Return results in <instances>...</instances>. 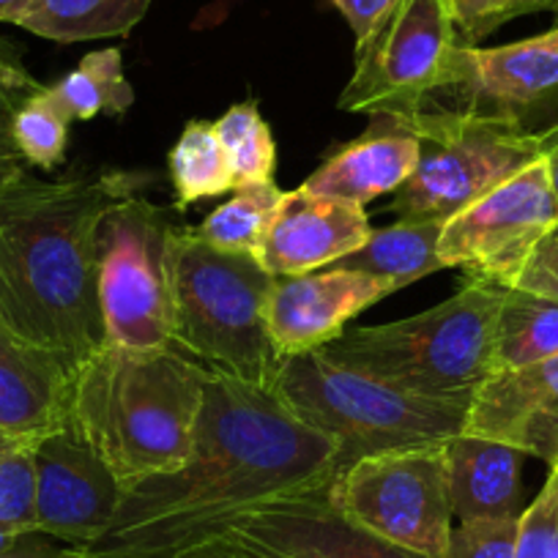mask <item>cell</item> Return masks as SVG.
<instances>
[{
	"label": "cell",
	"mask_w": 558,
	"mask_h": 558,
	"mask_svg": "<svg viewBox=\"0 0 558 558\" xmlns=\"http://www.w3.org/2000/svg\"><path fill=\"white\" fill-rule=\"evenodd\" d=\"M274 282L255 255L217 250L181 225L170 268L173 348L197 356L203 367L274 391L286 362L266 326Z\"/></svg>",
	"instance_id": "obj_5"
},
{
	"label": "cell",
	"mask_w": 558,
	"mask_h": 558,
	"mask_svg": "<svg viewBox=\"0 0 558 558\" xmlns=\"http://www.w3.org/2000/svg\"><path fill=\"white\" fill-rule=\"evenodd\" d=\"M168 165L179 211H184L186 206L197 201L219 197L235 190L222 140H219L217 126L208 121L186 123L179 143L170 151Z\"/></svg>",
	"instance_id": "obj_25"
},
{
	"label": "cell",
	"mask_w": 558,
	"mask_h": 558,
	"mask_svg": "<svg viewBox=\"0 0 558 558\" xmlns=\"http://www.w3.org/2000/svg\"><path fill=\"white\" fill-rule=\"evenodd\" d=\"M556 25H558V12H556Z\"/></svg>",
	"instance_id": "obj_42"
},
{
	"label": "cell",
	"mask_w": 558,
	"mask_h": 558,
	"mask_svg": "<svg viewBox=\"0 0 558 558\" xmlns=\"http://www.w3.org/2000/svg\"><path fill=\"white\" fill-rule=\"evenodd\" d=\"M397 121L422 140V157L411 179L395 192L391 211L422 222L452 219L514 173L545 159L558 140V121L534 132L422 116Z\"/></svg>",
	"instance_id": "obj_8"
},
{
	"label": "cell",
	"mask_w": 558,
	"mask_h": 558,
	"mask_svg": "<svg viewBox=\"0 0 558 558\" xmlns=\"http://www.w3.org/2000/svg\"><path fill=\"white\" fill-rule=\"evenodd\" d=\"M47 94L69 121H88L99 112L123 116L134 105V90L123 74V56L118 47L88 52L74 72L56 85H47Z\"/></svg>",
	"instance_id": "obj_24"
},
{
	"label": "cell",
	"mask_w": 558,
	"mask_h": 558,
	"mask_svg": "<svg viewBox=\"0 0 558 558\" xmlns=\"http://www.w3.org/2000/svg\"><path fill=\"white\" fill-rule=\"evenodd\" d=\"M558 356V302L504 288L496 324V373Z\"/></svg>",
	"instance_id": "obj_23"
},
{
	"label": "cell",
	"mask_w": 558,
	"mask_h": 558,
	"mask_svg": "<svg viewBox=\"0 0 558 558\" xmlns=\"http://www.w3.org/2000/svg\"><path fill=\"white\" fill-rule=\"evenodd\" d=\"M507 288H520V291L558 302V222L531 246L523 266L518 268Z\"/></svg>",
	"instance_id": "obj_34"
},
{
	"label": "cell",
	"mask_w": 558,
	"mask_h": 558,
	"mask_svg": "<svg viewBox=\"0 0 558 558\" xmlns=\"http://www.w3.org/2000/svg\"><path fill=\"white\" fill-rule=\"evenodd\" d=\"M17 539H20V536H14L12 531H7V529H3V525H0V550H7V547H12Z\"/></svg>",
	"instance_id": "obj_40"
},
{
	"label": "cell",
	"mask_w": 558,
	"mask_h": 558,
	"mask_svg": "<svg viewBox=\"0 0 558 558\" xmlns=\"http://www.w3.org/2000/svg\"><path fill=\"white\" fill-rule=\"evenodd\" d=\"M286 192L279 190L274 181H263V184L239 186L235 195L230 197L225 206L214 208L201 228L195 233L201 235L206 244L217 246L222 252H244V255H255L260 246L263 235H266L268 222H271L274 211H277L279 201Z\"/></svg>",
	"instance_id": "obj_26"
},
{
	"label": "cell",
	"mask_w": 558,
	"mask_h": 558,
	"mask_svg": "<svg viewBox=\"0 0 558 558\" xmlns=\"http://www.w3.org/2000/svg\"><path fill=\"white\" fill-rule=\"evenodd\" d=\"M69 123L72 121L47 94V85L20 107L17 118H14V137H17L20 151L28 159L31 168L52 170L63 162Z\"/></svg>",
	"instance_id": "obj_29"
},
{
	"label": "cell",
	"mask_w": 558,
	"mask_h": 558,
	"mask_svg": "<svg viewBox=\"0 0 558 558\" xmlns=\"http://www.w3.org/2000/svg\"><path fill=\"white\" fill-rule=\"evenodd\" d=\"M411 116L534 132L558 116V25L512 45H463L441 85Z\"/></svg>",
	"instance_id": "obj_11"
},
{
	"label": "cell",
	"mask_w": 558,
	"mask_h": 558,
	"mask_svg": "<svg viewBox=\"0 0 558 558\" xmlns=\"http://www.w3.org/2000/svg\"><path fill=\"white\" fill-rule=\"evenodd\" d=\"M85 556H88V553H85ZM175 558H246V553L241 550L235 542L225 539L222 536V539L208 542V545L195 547V550H190V553H181V556H175Z\"/></svg>",
	"instance_id": "obj_37"
},
{
	"label": "cell",
	"mask_w": 558,
	"mask_h": 558,
	"mask_svg": "<svg viewBox=\"0 0 558 558\" xmlns=\"http://www.w3.org/2000/svg\"><path fill=\"white\" fill-rule=\"evenodd\" d=\"M444 222H422V219H400L389 228L373 230L367 244L331 263L329 268L362 271L389 282L395 291L413 286L422 277L447 268L438 257V239Z\"/></svg>",
	"instance_id": "obj_21"
},
{
	"label": "cell",
	"mask_w": 558,
	"mask_h": 558,
	"mask_svg": "<svg viewBox=\"0 0 558 558\" xmlns=\"http://www.w3.org/2000/svg\"><path fill=\"white\" fill-rule=\"evenodd\" d=\"M558 222V203L545 159L514 173L469 208L444 222L438 257L465 277L507 288L531 246Z\"/></svg>",
	"instance_id": "obj_12"
},
{
	"label": "cell",
	"mask_w": 558,
	"mask_h": 558,
	"mask_svg": "<svg viewBox=\"0 0 558 558\" xmlns=\"http://www.w3.org/2000/svg\"><path fill=\"white\" fill-rule=\"evenodd\" d=\"M34 458L39 534L72 547L94 545L110 529L126 493L118 476L69 422L36 441Z\"/></svg>",
	"instance_id": "obj_14"
},
{
	"label": "cell",
	"mask_w": 558,
	"mask_h": 558,
	"mask_svg": "<svg viewBox=\"0 0 558 558\" xmlns=\"http://www.w3.org/2000/svg\"><path fill=\"white\" fill-rule=\"evenodd\" d=\"M329 501L369 534L427 558H447L454 529L444 447L369 454L329 482Z\"/></svg>",
	"instance_id": "obj_9"
},
{
	"label": "cell",
	"mask_w": 558,
	"mask_h": 558,
	"mask_svg": "<svg viewBox=\"0 0 558 558\" xmlns=\"http://www.w3.org/2000/svg\"><path fill=\"white\" fill-rule=\"evenodd\" d=\"M518 518L463 520L449 536L447 558H514Z\"/></svg>",
	"instance_id": "obj_33"
},
{
	"label": "cell",
	"mask_w": 558,
	"mask_h": 558,
	"mask_svg": "<svg viewBox=\"0 0 558 558\" xmlns=\"http://www.w3.org/2000/svg\"><path fill=\"white\" fill-rule=\"evenodd\" d=\"M14 447H20V441H14V438H9V436H3V433H0V458H3V454H7L9 449H14Z\"/></svg>",
	"instance_id": "obj_41"
},
{
	"label": "cell",
	"mask_w": 558,
	"mask_h": 558,
	"mask_svg": "<svg viewBox=\"0 0 558 558\" xmlns=\"http://www.w3.org/2000/svg\"><path fill=\"white\" fill-rule=\"evenodd\" d=\"M179 208L146 195L110 203L96 225V291L107 345L129 351L173 348L170 268L181 228Z\"/></svg>",
	"instance_id": "obj_7"
},
{
	"label": "cell",
	"mask_w": 558,
	"mask_h": 558,
	"mask_svg": "<svg viewBox=\"0 0 558 558\" xmlns=\"http://www.w3.org/2000/svg\"><path fill=\"white\" fill-rule=\"evenodd\" d=\"M246 558H252V556H250V553H246Z\"/></svg>",
	"instance_id": "obj_43"
},
{
	"label": "cell",
	"mask_w": 558,
	"mask_h": 558,
	"mask_svg": "<svg viewBox=\"0 0 558 558\" xmlns=\"http://www.w3.org/2000/svg\"><path fill=\"white\" fill-rule=\"evenodd\" d=\"M74 369L0 324V433L36 444L61 430L72 411Z\"/></svg>",
	"instance_id": "obj_18"
},
{
	"label": "cell",
	"mask_w": 558,
	"mask_h": 558,
	"mask_svg": "<svg viewBox=\"0 0 558 558\" xmlns=\"http://www.w3.org/2000/svg\"><path fill=\"white\" fill-rule=\"evenodd\" d=\"M504 286L465 277L463 288L413 318L345 329L320 348L326 359L405 395L463 402L496 373V324Z\"/></svg>",
	"instance_id": "obj_4"
},
{
	"label": "cell",
	"mask_w": 558,
	"mask_h": 558,
	"mask_svg": "<svg viewBox=\"0 0 558 558\" xmlns=\"http://www.w3.org/2000/svg\"><path fill=\"white\" fill-rule=\"evenodd\" d=\"M449 0H395L356 45V69L337 107L362 116H411L441 85L463 47Z\"/></svg>",
	"instance_id": "obj_10"
},
{
	"label": "cell",
	"mask_w": 558,
	"mask_h": 558,
	"mask_svg": "<svg viewBox=\"0 0 558 558\" xmlns=\"http://www.w3.org/2000/svg\"><path fill=\"white\" fill-rule=\"evenodd\" d=\"M395 293L389 282L345 268H320L274 282L266 302V326L282 359L320 351L337 340L356 315Z\"/></svg>",
	"instance_id": "obj_15"
},
{
	"label": "cell",
	"mask_w": 558,
	"mask_h": 558,
	"mask_svg": "<svg viewBox=\"0 0 558 558\" xmlns=\"http://www.w3.org/2000/svg\"><path fill=\"white\" fill-rule=\"evenodd\" d=\"M34 447L36 444H20L0 458V525L14 536L39 534Z\"/></svg>",
	"instance_id": "obj_30"
},
{
	"label": "cell",
	"mask_w": 558,
	"mask_h": 558,
	"mask_svg": "<svg viewBox=\"0 0 558 558\" xmlns=\"http://www.w3.org/2000/svg\"><path fill=\"white\" fill-rule=\"evenodd\" d=\"M0 558H88L83 547H72L47 534H25L12 547L0 550Z\"/></svg>",
	"instance_id": "obj_36"
},
{
	"label": "cell",
	"mask_w": 558,
	"mask_h": 558,
	"mask_svg": "<svg viewBox=\"0 0 558 558\" xmlns=\"http://www.w3.org/2000/svg\"><path fill=\"white\" fill-rule=\"evenodd\" d=\"M222 536L252 558H427L351 523L329 501V485L246 509Z\"/></svg>",
	"instance_id": "obj_13"
},
{
	"label": "cell",
	"mask_w": 558,
	"mask_h": 558,
	"mask_svg": "<svg viewBox=\"0 0 558 558\" xmlns=\"http://www.w3.org/2000/svg\"><path fill=\"white\" fill-rule=\"evenodd\" d=\"M214 126H217L219 140H222L225 154H228L235 190L274 181L277 146H274L271 129L263 121L257 105H252V101L233 105Z\"/></svg>",
	"instance_id": "obj_27"
},
{
	"label": "cell",
	"mask_w": 558,
	"mask_h": 558,
	"mask_svg": "<svg viewBox=\"0 0 558 558\" xmlns=\"http://www.w3.org/2000/svg\"><path fill=\"white\" fill-rule=\"evenodd\" d=\"M208 373L175 348L105 345L74 375L69 425L132 490L186 463Z\"/></svg>",
	"instance_id": "obj_3"
},
{
	"label": "cell",
	"mask_w": 558,
	"mask_h": 558,
	"mask_svg": "<svg viewBox=\"0 0 558 558\" xmlns=\"http://www.w3.org/2000/svg\"><path fill=\"white\" fill-rule=\"evenodd\" d=\"M418 157L422 140L416 134L408 132L397 118L373 116V126L340 146L302 186L315 195L367 206L375 197L400 190L416 170Z\"/></svg>",
	"instance_id": "obj_19"
},
{
	"label": "cell",
	"mask_w": 558,
	"mask_h": 558,
	"mask_svg": "<svg viewBox=\"0 0 558 558\" xmlns=\"http://www.w3.org/2000/svg\"><path fill=\"white\" fill-rule=\"evenodd\" d=\"M523 458L520 449L493 438L458 433L444 444L447 487L452 514L463 520L518 518L523 498Z\"/></svg>",
	"instance_id": "obj_20"
},
{
	"label": "cell",
	"mask_w": 558,
	"mask_h": 558,
	"mask_svg": "<svg viewBox=\"0 0 558 558\" xmlns=\"http://www.w3.org/2000/svg\"><path fill=\"white\" fill-rule=\"evenodd\" d=\"M274 395L302 425L337 444V474L369 454L444 447L469 416L463 402L405 395L320 351L286 359Z\"/></svg>",
	"instance_id": "obj_6"
},
{
	"label": "cell",
	"mask_w": 558,
	"mask_h": 558,
	"mask_svg": "<svg viewBox=\"0 0 558 558\" xmlns=\"http://www.w3.org/2000/svg\"><path fill=\"white\" fill-rule=\"evenodd\" d=\"M454 25L465 45H476L512 20L536 12H558V0H449Z\"/></svg>",
	"instance_id": "obj_31"
},
{
	"label": "cell",
	"mask_w": 558,
	"mask_h": 558,
	"mask_svg": "<svg viewBox=\"0 0 558 558\" xmlns=\"http://www.w3.org/2000/svg\"><path fill=\"white\" fill-rule=\"evenodd\" d=\"M369 235L364 206L299 186L282 195L255 257L271 277H302L342 260Z\"/></svg>",
	"instance_id": "obj_16"
},
{
	"label": "cell",
	"mask_w": 558,
	"mask_h": 558,
	"mask_svg": "<svg viewBox=\"0 0 558 558\" xmlns=\"http://www.w3.org/2000/svg\"><path fill=\"white\" fill-rule=\"evenodd\" d=\"M151 3L154 0H31L14 25L58 45H77L126 36L146 17Z\"/></svg>",
	"instance_id": "obj_22"
},
{
	"label": "cell",
	"mask_w": 558,
	"mask_h": 558,
	"mask_svg": "<svg viewBox=\"0 0 558 558\" xmlns=\"http://www.w3.org/2000/svg\"><path fill=\"white\" fill-rule=\"evenodd\" d=\"M514 558H558V465L534 501L520 512Z\"/></svg>",
	"instance_id": "obj_32"
},
{
	"label": "cell",
	"mask_w": 558,
	"mask_h": 558,
	"mask_svg": "<svg viewBox=\"0 0 558 558\" xmlns=\"http://www.w3.org/2000/svg\"><path fill=\"white\" fill-rule=\"evenodd\" d=\"M337 444L302 425L271 389L211 369L181 469L123 493L90 558H175L222 539L241 512L326 487Z\"/></svg>",
	"instance_id": "obj_1"
},
{
	"label": "cell",
	"mask_w": 558,
	"mask_h": 558,
	"mask_svg": "<svg viewBox=\"0 0 558 558\" xmlns=\"http://www.w3.org/2000/svg\"><path fill=\"white\" fill-rule=\"evenodd\" d=\"M41 88L45 85L28 72L17 47L0 39V197L31 175L28 159L23 157L14 137V118L20 107Z\"/></svg>",
	"instance_id": "obj_28"
},
{
	"label": "cell",
	"mask_w": 558,
	"mask_h": 558,
	"mask_svg": "<svg viewBox=\"0 0 558 558\" xmlns=\"http://www.w3.org/2000/svg\"><path fill=\"white\" fill-rule=\"evenodd\" d=\"M545 165H547V179H550L553 195H556V203H558V140H556V146L547 151Z\"/></svg>",
	"instance_id": "obj_39"
},
{
	"label": "cell",
	"mask_w": 558,
	"mask_h": 558,
	"mask_svg": "<svg viewBox=\"0 0 558 558\" xmlns=\"http://www.w3.org/2000/svg\"><path fill=\"white\" fill-rule=\"evenodd\" d=\"M31 0H0V23H12L28 9Z\"/></svg>",
	"instance_id": "obj_38"
},
{
	"label": "cell",
	"mask_w": 558,
	"mask_h": 558,
	"mask_svg": "<svg viewBox=\"0 0 558 558\" xmlns=\"http://www.w3.org/2000/svg\"><path fill=\"white\" fill-rule=\"evenodd\" d=\"M331 3L345 17V23L351 25L356 45H362L373 34L375 25L384 20V14L395 7V0H331Z\"/></svg>",
	"instance_id": "obj_35"
},
{
	"label": "cell",
	"mask_w": 558,
	"mask_h": 558,
	"mask_svg": "<svg viewBox=\"0 0 558 558\" xmlns=\"http://www.w3.org/2000/svg\"><path fill=\"white\" fill-rule=\"evenodd\" d=\"M151 173L101 170L41 181L25 175L0 197V324L77 373L107 345L96 291V225Z\"/></svg>",
	"instance_id": "obj_2"
},
{
	"label": "cell",
	"mask_w": 558,
	"mask_h": 558,
	"mask_svg": "<svg viewBox=\"0 0 558 558\" xmlns=\"http://www.w3.org/2000/svg\"><path fill=\"white\" fill-rule=\"evenodd\" d=\"M463 433L558 465V356L493 373L471 400Z\"/></svg>",
	"instance_id": "obj_17"
}]
</instances>
